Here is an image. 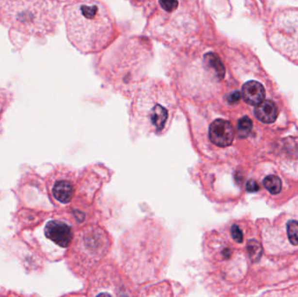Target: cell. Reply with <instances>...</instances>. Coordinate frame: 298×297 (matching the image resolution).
I'll list each match as a JSON object with an SVG mask.
<instances>
[{
    "mask_svg": "<svg viewBox=\"0 0 298 297\" xmlns=\"http://www.w3.org/2000/svg\"><path fill=\"white\" fill-rule=\"evenodd\" d=\"M242 94L239 92V91H235L231 93L228 96L227 100L229 104H235L238 103L241 99H242Z\"/></svg>",
    "mask_w": 298,
    "mask_h": 297,
    "instance_id": "obj_18",
    "label": "cell"
},
{
    "mask_svg": "<svg viewBox=\"0 0 298 297\" xmlns=\"http://www.w3.org/2000/svg\"><path fill=\"white\" fill-rule=\"evenodd\" d=\"M123 263L137 281L152 280L163 266L168 244L162 229L151 222L141 223L125 235L122 244Z\"/></svg>",
    "mask_w": 298,
    "mask_h": 297,
    "instance_id": "obj_2",
    "label": "cell"
},
{
    "mask_svg": "<svg viewBox=\"0 0 298 297\" xmlns=\"http://www.w3.org/2000/svg\"><path fill=\"white\" fill-rule=\"evenodd\" d=\"M230 235L232 237L234 241L237 242V243H242L243 241V233H242L241 228L236 224H234L231 226Z\"/></svg>",
    "mask_w": 298,
    "mask_h": 297,
    "instance_id": "obj_16",
    "label": "cell"
},
{
    "mask_svg": "<svg viewBox=\"0 0 298 297\" xmlns=\"http://www.w3.org/2000/svg\"><path fill=\"white\" fill-rule=\"evenodd\" d=\"M242 97L244 101L251 106H257L264 101L265 90L263 85L255 80L245 83L242 86Z\"/></svg>",
    "mask_w": 298,
    "mask_h": 297,
    "instance_id": "obj_9",
    "label": "cell"
},
{
    "mask_svg": "<svg viewBox=\"0 0 298 297\" xmlns=\"http://www.w3.org/2000/svg\"><path fill=\"white\" fill-rule=\"evenodd\" d=\"M45 234L51 241L61 248H67L73 240V231L71 227L60 220L49 221L45 228Z\"/></svg>",
    "mask_w": 298,
    "mask_h": 297,
    "instance_id": "obj_8",
    "label": "cell"
},
{
    "mask_svg": "<svg viewBox=\"0 0 298 297\" xmlns=\"http://www.w3.org/2000/svg\"><path fill=\"white\" fill-rule=\"evenodd\" d=\"M160 6L164 9L166 12H173L178 7L177 0H159Z\"/></svg>",
    "mask_w": 298,
    "mask_h": 297,
    "instance_id": "obj_17",
    "label": "cell"
},
{
    "mask_svg": "<svg viewBox=\"0 0 298 297\" xmlns=\"http://www.w3.org/2000/svg\"><path fill=\"white\" fill-rule=\"evenodd\" d=\"M63 13L67 38L79 52H99L111 41L113 21L101 2L78 1L65 5Z\"/></svg>",
    "mask_w": 298,
    "mask_h": 297,
    "instance_id": "obj_1",
    "label": "cell"
},
{
    "mask_svg": "<svg viewBox=\"0 0 298 297\" xmlns=\"http://www.w3.org/2000/svg\"><path fill=\"white\" fill-rule=\"evenodd\" d=\"M4 98H5V93L4 91L0 90V107H1V104L3 103Z\"/></svg>",
    "mask_w": 298,
    "mask_h": 297,
    "instance_id": "obj_21",
    "label": "cell"
},
{
    "mask_svg": "<svg viewBox=\"0 0 298 297\" xmlns=\"http://www.w3.org/2000/svg\"><path fill=\"white\" fill-rule=\"evenodd\" d=\"M173 108V96L156 81L144 84L134 100L135 118L146 129L155 134H161L169 127Z\"/></svg>",
    "mask_w": 298,
    "mask_h": 297,
    "instance_id": "obj_4",
    "label": "cell"
},
{
    "mask_svg": "<svg viewBox=\"0 0 298 297\" xmlns=\"http://www.w3.org/2000/svg\"><path fill=\"white\" fill-rule=\"evenodd\" d=\"M264 185L270 194H277L282 190V181L279 177L268 175L264 179Z\"/></svg>",
    "mask_w": 298,
    "mask_h": 297,
    "instance_id": "obj_13",
    "label": "cell"
},
{
    "mask_svg": "<svg viewBox=\"0 0 298 297\" xmlns=\"http://www.w3.org/2000/svg\"><path fill=\"white\" fill-rule=\"evenodd\" d=\"M247 252H248L251 262L255 263V262H258L259 259L261 258L263 249H262L260 242L255 240H250L247 243Z\"/></svg>",
    "mask_w": 298,
    "mask_h": 297,
    "instance_id": "obj_12",
    "label": "cell"
},
{
    "mask_svg": "<svg viewBox=\"0 0 298 297\" xmlns=\"http://www.w3.org/2000/svg\"><path fill=\"white\" fill-rule=\"evenodd\" d=\"M272 42L278 51L284 55L293 57V51H297L298 60V41L295 35L298 34V11L287 10L279 13L273 21Z\"/></svg>",
    "mask_w": 298,
    "mask_h": 297,
    "instance_id": "obj_6",
    "label": "cell"
},
{
    "mask_svg": "<svg viewBox=\"0 0 298 297\" xmlns=\"http://www.w3.org/2000/svg\"><path fill=\"white\" fill-rule=\"evenodd\" d=\"M208 136L210 141L217 147H229L233 142L235 130L229 121L219 119L211 123Z\"/></svg>",
    "mask_w": 298,
    "mask_h": 297,
    "instance_id": "obj_7",
    "label": "cell"
},
{
    "mask_svg": "<svg viewBox=\"0 0 298 297\" xmlns=\"http://www.w3.org/2000/svg\"><path fill=\"white\" fill-rule=\"evenodd\" d=\"M75 249L81 275H87L108 254L110 239L102 228L93 227L79 234Z\"/></svg>",
    "mask_w": 298,
    "mask_h": 297,
    "instance_id": "obj_5",
    "label": "cell"
},
{
    "mask_svg": "<svg viewBox=\"0 0 298 297\" xmlns=\"http://www.w3.org/2000/svg\"><path fill=\"white\" fill-rule=\"evenodd\" d=\"M255 115L260 121L264 123H273L278 116L277 105L271 100H264L255 108Z\"/></svg>",
    "mask_w": 298,
    "mask_h": 297,
    "instance_id": "obj_10",
    "label": "cell"
},
{
    "mask_svg": "<svg viewBox=\"0 0 298 297\" xmlns=\"http://www.w3.org/2000/svg\"><path fill=\"white\" fill-rule=\"evenodd\" d=\"M51 2H52L53 4H57V5H59L60 4H64V3H66V4H73V3H76V2H78V1H82V0H50Z\"/></svg>",
    "mask_w": 298,
    "mask_h": 297,
    "instance_id": "obj_20",
    "label": "cell"
},
{
    "mask_svg": "<svg viewBox=\"0 0 298 297\" xmlns=\"http://www.w3.org/2000/svg\"><path fill=\"white\" fill-rule=\"evenodd\" d=\"M58 5L50 0H0V25L29 37L54 33Z\"/></svg>",
    "mask_w": 298,
    "mask_h": 297,
    "instance_id": "obj_3",
    "label": "cell"
},
{
    "mask_svg": "<svg viewBox=\"0 0 298 297\" xmlns=\"http://www.w3.org/2000/svg\"><path fill=\"white\" fill-rule=\"evenodd\" d=\"M252 121L249 117H242L237 123V135L239 138H246L252 130Z\"/></svg>",
    "mask_w": 298,
    "mask_h": 297,
    "instance_id": "obj_14",
    "label": "cell"
},
{
    "mask_svg": "<svg viewBox=\"0 0 298 297\" xmlns=\"http://www.w3.org/2000/svg\"><path fill=\"white\" fill-rule=\"evenodd\" d=\"M247 191L251 192V193H255L259 190V186L257 184V182L253 180L248 181L246 185Z\"/></svg>",
    "mask_w": 298,
    "mask_h": 297,
    "instance_id": "obj_19",
    "label": "cell"
},
{
    "mask_svg": "<svg viewBox=\"0 0 298 297\" xmlns=\"http://www.w3.org/2000/svg\"><path fill=\"white\" fill-rule=\"evenodd\" d=\"M74 193V186L67 181H57L52 188L53 196L61 203H70Z\"/></svg>",
    "mask_w": 298,
    "mask_h": 297,
    "instance_id": "obj_11",
    "label": "cell"
},
{
    "mask_svg": "<svg viewBox=\"0 0 298 297\" xmlns=\"http://www.w3.org/2000/svg\"><path fill=\"white\" fill-rule=\"evenodd\" d=\"M287 234L291 244L298 245V221L290 220L287 223Z\"/></svg>",
    "mask_w": 298,
    "mask_h": 297,
    "instance_id": "obj_15",
    "label": "cell"
}]
</instances>
